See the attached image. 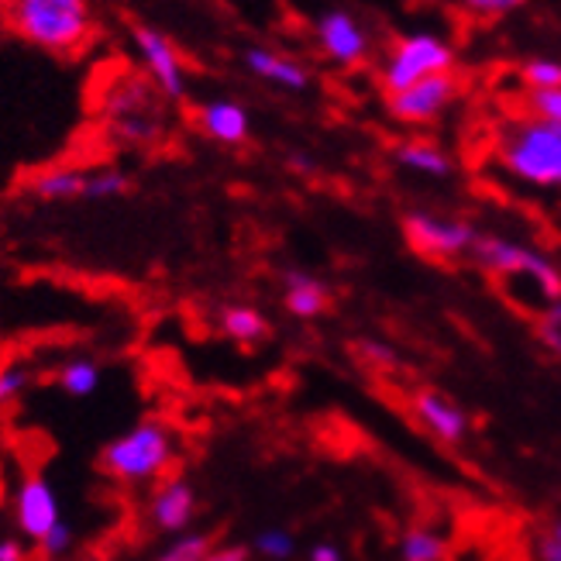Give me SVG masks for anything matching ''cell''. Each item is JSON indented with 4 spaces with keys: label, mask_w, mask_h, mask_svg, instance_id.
I'll use <instances>...</instances> for the list:
<instances>
[{
    "label": "cell",
    "mask_w": 561,
    "mask_h": 561,
    "mask_svg": "<svg viewBox=\"0 0 561 561\" xmlns=\"http://www.w3.org/2000/svg\"><path fill=\"white\" fill-rule=\"evenodd\" d=\"M8 28L53 56H72L93 35L90 0H4Z\"/></svg>",
    "instance_id": "1"
},
{
    "label": "cell",
    "mask_w": 561,
    "mask_h": 561,
    "mask_svg": "<svg viewBox=\"0 0 561 561\" xmlns=\"http://www.w3.org/2000/svg\"><path fill=\"white\" fill-rule=\"evenodd\" d=\"M496 159L530 186H561V128L541 117H514L496 135Z\"/></svg>",
    "instance_id": "2"
},
{
    "label": "cell",
    "mask_w": 561,
    "mask_h": 561,
    "mask_svg": "<svg viewBox=\"0 0 561 561\" xmlns=\"http://www.w3.org/2000/svg\"><path fill=\"white\" fill-rule=\"evenodd\" d=\"M176 458V437L162 421H141L135 424L128 434L114 437V442L101 451V469L125 482V485H138L159 479L162 472H169Z\"/></svg>",
    "instance_id": "3"
},
{
    "label": "cell",
    "mask_w": 561,
    "mask_h": 561,
    "mask_svg": "<svg viewBox=\"0 0 561 561\" xmlns=\"http://www.w3.org/2000/svg\"><path fill=\"white\" fill-rule=\"evenodd\" d=\"M455 45L445 42L442 35H431V32H413L403 35L389 45V53L382 59L379 69V83L389 93H400L417 87L431 77H445V72H455Z\"/></svg>",
    "instance_id": "4"
},
{
    "label": "cell",
    "mask_w": 561,
    "mask_h": 561,
    "mask_svg": "<svg viewBox=\"0 0 561 561\" xmlns=\"http://www.w3.org/2000/svg\"><path fill=\"white\" fill-rule=\"evenodd\" d=\"M476 265H482L485 273L496 279H527L538 289V297L545 304L561 300V270L545 259L541 252H534L527 245H517L510 238H496V234H479L476 249H472Z\"/></svg>",
    "instance_id": "5"
},
{
    "label": "cell",
    "mask_w": 561,
    "mask_h": 561,
    "mask_svg": "<svg viewBox=\"0 0 561 561\" xmlns=\"http://www.w3.org/2000/svg\"><path fill=\"white\" fill-rule=\"evenodd\" d=\"M403 234L410 241V249L431 259V262H451L461 255H472L479 231L466 221L455 217H437L427 210H410L403 217Z\"/></svg>",
    "instance_id": "6"
},
{
    "label": "cell",
    "mask_w": 561,
    "mask_h": 561,
    "mask_svg": "<svg viewBox=\"0 0 561 561\" xmlns=\"http://www.w3.org/2000/svg\"><path fill=\"white\" fill-rule=\"evenodd\" d=\"M104 111L111 114V125H114L117 138H125L131 145H152L162 131L159 117H156V93L138 77H128L125 87H117L107 96Z\"/></svg>",
    "instance_id": "7"
},
{
    "label": "cell",
    "mask_w": 561,
    "mask_h": 561,
    "mask_svg": "<svg viewBox=\"0 0 561 561\" xmlns=\"http://www.w3.org/2000/svg\"><path fill=\"white\" fill-rule=\"evenodd\" d=\"M131 42L138 48L145 69H149L152 87L162 96H169V101H183L186 96V69H183L180 48L173 45V38L162 35L159 28H149V24H135Z\"/></svg>",
    "instance_id": "8"
},
{
    "label": "cell",
    "mask_w": 561,
    "mask_h": 561,
    "mask_svg": "<svg viewBox=\"0 0 561 561\" xmlns=\"http://www.w3.org/2000/svg\"><path fill=\"white\" fill-rule=\"evenodd\" d=\"M461 93V83L455 72H445V77H431L410 90L389 93L386 96V111L389 117H397L400 125H431L434 117H442L455 96Z\"/></svg>",
    "instance_id": "9"
},
{
    "label": "cell",
    "mask_w": 561,
    "mask_h": 561,
    "mask_svg": "<svg viewBox=\"0 0 561 561\" xmlns=\"http://www.w3.org/2000/svg\"><path fill=\"white\" fill-rule=\"evenodd\" d=\"M317 45H321V53L337 62V66H358L369 59L373 53V38L369 32H365V24L348 14V11H324L321 18H317Z\"/></svg>",
    "instance_id": "10"
},
{
    "label": "cell",
    "mask_w": 561,
    "mask_h": 561,
    "mask_svg": "<svg viewBox=\"0 0 561 561\" xmlns=\"http://www.w3.org/2000/svg\"><path fill=\"white\" fill-rule=\"evenodd\" d=\"M14 520H18V530L24 534V538L35 541V545L56 524H62L59 500H56L53 485H48L45 476L32 472V476H24L18 482V490H14Z\"/></svg>",
    "instance_id": "11"
},
{
    "label": "cell",
    "mask_w": 561,
    "mask_h": 561,
    "mask_svg": "<svg viewBox=\"0 0 561 561\" xmlns=\"http://www.w3.org/2000/svg\"><path fill=\"white\" fill-rule=\"evenodd\" d=\"M410 410H413V417L427 427V434H434L442 445L466 442V434H469L466 410L451 403L445 393H437V389H417V393L410 397Z\"/></svg>",
    "instance_id": "12"
},
{
    "label": "cell",
    "mask_w": 561,
    "mask_h": 561,
    "mask_svg": "<svg viewBox=\"0 0 561 561\" xmlns=\"http://www.w3.org/2000/svg\"><path fill=\"white\" fill-rule=\"evenodd\" d=\"M193 514H197V493H193V485L183 482V479H169L162 482L159 490L152 493V503H149V517L159 530L165 534H180L190 527Z\"/></svg>",
    "instance_id": "13"
},
{
    "label": "cell",
    "mask_w": 561,
    "mask_h": 561,
    "mask_svg": "<svg viewBox=\"0 0 561 561\" xmlns=\"http://www.w3.org/2000/svg\"><path fill=\"white\" fill-rule=\"evenodd\" d=\"M245 66H249V72H255L259 80L276 83L283 90H307L310 87V69L300 59L276 53V48H265V45L245 48Z\"/></svg>",
    "instance_id": "14"
},
{
    "label": "cell",
    "mask_w": 561,
    "mask_h": 561,
    "mask_svg": "<svg viewBox=\"0 0 561 561\" xmlns=\"http://www.w3.org/2000/svg\"><path fill=\"white\" fill-rule=\"evenodd\" d=\"M197 125L210 141H221V145H241V141H249V131H252L249 111L238 101H207L197 111Z\"/></svg>",
    "instance_id": "15"
},
{
    "label": "cell",
    "mask_w": 561,
    "mask_h": 561,
    "mask_svg": "<svg viewBox=\"0 0 561 561\" xmlns=\"http://www.w3.org/2000/svg\"><path fill=\"white\" fill-rule=\"evenodd\" d=\"M286 283V310L300 321H310V317H321L331 307V289L324 279H317L313 273L304 270H286L283 276Z\"/></svg>",
    "instance_id": "16"
},
{
    "label": "cell",
    "mask_w": 561,
    "mask_h": 561,
    "mask_svg": "<svg viewBox=\"0 0 561 561\" xmlns=\"http://www.w3.org/2000/svg\"><path fill=\"white\" fill-rule=\"evenodd\" d=\"M87 176L90 173H83V169L53 165L28 180V193L38 201H77L87 193Z\"/></svg>",
    "instance_id": "17"
},
{
    "label": "cell",
    "mask_w": 561,
    "mask_h": 561,
    "mask_svg": "<svg viewBox=\"0 0 561 561\" xmlns=\"http://www.w3.org/2000/svg\"><path fill=\"white\" fill-rule=\"evenodd\" d=\"M397 162L403 169H410V173H421V176H431V180H445V176H451V169H455L445 149H437L434 141H421V138L400 141L397 145Z\"/></svg>",
    "instance_id": "18"
},
{
    "label": "cell",
    "mask_w": 561,
    "mask_h": 561,
    "mask_svg": "<svg viewBox=\"0 0 561 561\" xmlns=\"http://www.w3.org/2000/svg\"><path fill=\"white\" fill-rule=\"evenodd\" d=\"M221 331L238 341V345H255L265 334H270V324H265V317L255 310V307H225L221 310Z\"/></svg>",
    "instance_id": "19"
},
{
    "label": "cell",
    "mask_w": 561,
    "mask_h": 561,
    "mask_svg": "<svg viewBox=\"0 0 561 561\" xmlns=\"http://www.w3.org/2000/svg\"><path fill=\"white\" fill-rule=\"evenodd\" d=\"M56 382L62 393L69 397H90L96 386H101V365H96L93 358H69L59 365V373H56Z\"/></svg>",
    "instance_id": "20"
},
{
    "label": "cell",
    "mask_w": 561,
    "mask_h": 561,
    "mask_svg": "<svg viewBox=\"0 0 561 561\" xmlns=\"http://www.w3.org/2000/svg\"><path fill=\"white\" fill-rule=\"evenodd\" d=\"M400 558L403 561H445L448 541L431 527H410L400 541Z\"/></svg>",
    "instance_id": "21"
},
{
    "label": "cell",
    "mask_w": 561,
    "mask_h": 561,
    "mask_svg": "<svg viewBox=\"0 0 561 561\" xmlns=\"http://www.w3.org/2000/svg\"><path fill=\"white\" fill-rule=\"evenodd\" d=\"M520 83L527 87V93L561 90V62L558 59H527L520 66Z\"/></svg>",
    "instance_id": "22"
},
{
    "label": "cell",
    "mask_w": 561,
    "mask_h": 561,
    "mask_svg": "<svg viewBox=\"0 0 561 561\" xmlns=\"http://www.w3.org/2000/svg\"><path fill=\"white\" fill-rule=\"evenodd\" d=\"M214 551V534H186V538H176L156 561H207V554Z\"/></svg>",
    "instance_id": "23"
},
{
    "label": "cell",
    "mask_w": 561,
    "mask_h": 561,
    "mask_svg": "<svg viewBox=\"0 0 561 561\" xmlns=\"http://www.w3.org/2000/svg\"><path fill=\"white\" fill-rule=\"evenodd\" d=\"M128 176L121 173V169H96V173L87 176V201H111V197H121V193H128Z\"/></svg>",
    "instance_id": "24"
},
{
    "label": "cell",
    "mask_w": 561,
    "mask_h": 561,
    "mask_svg": "<svg viewBox=\"0 0 561 561\" xmlns=\"http://www.w3.org/2000/svg\"><path fill=\"white\" fill-rule=\"evenodd\" d=\"M534 337H538L551 355H561V300L534 313Z\"/></svg>",
    "instance_id": "25"
},
{
    "label": "cell",
    "mask_w": 561,
    "mask_h": 561,
    "mask_svg": "<svg viewBox=\"0 0 561 561\" xmlns=\"http://www.w3.org/2000/svg\"><path fill=\"white\" fill-rule=\"evenodd\" d=\"M524 107L530 117H541L548 125L561 128V90H538L524 96Z\"/></svg>",
    "instance_id": "26"
},
{
    "label": "cell",
    "mask_w": 561,
    "mask_h": 561,
    "mask_svg": "<svg viewBox=\"0 0 561 561\" xmlns=\"http://www.w3.org/2000/svg\"><path fill=\"white\" fill-rule=\"evenodd\" d=\"M355 355L369 365V369H379V373H389L397 369V352L382 345V341H373V337H362L355 341Z\"/></svg>",
    "instance_id": "27"
},
{
    "label": "cell",
    "mask_w": 561,
    "mask_h": 561,
    "mask_svg": "<svg viewBox=\"0 0 561 561\" xmlns=\"http://www.w3.org/2000/svg\"><path fill=\"white\" fill-rule=\"evenodd\" d=\"M455 4L466 11V14H472V18L493 21V18H506V14L520 11L527 0H455Z\"/></svg>",
    "instance_id": "28"
},
{
    "label": "cell",
    "mask_w": 561,
    "mask_h": 561,
    "mask_svg": "<svg viewBox=\"0 0 561 561\" xmlns=\"http://www.w3.org/2000/svg\"><path fill=\"white\" fill-rule=\"evenodd\" d=\"M255 551L265 554V558H273V561H283L293 554V538L286 530L273 527V530H262L259 538H255Z\"/></svg>",
    "instance_id": "29"
},
{
    "label": "cell",
    "mask_w": 561,
    "mask_h": 561,
    "mask_svg": "<svg viewBox=\"0 0 561 561\" xmlns=\"http://www.w3.org/2000/svg\"><path fill=\"white\" fill-rule=\"evenodd\" d=\"M32 376L28 369H21V365H8V369H0V407L18 400L24 389H28Z\"/></svg>",
    "instance_id": "30"
},
{
    "label": "cell",
    "mask_w": 561,
    "mask_h": 561,
    "mask_svg": "<svg viewBox=\"0 0 561 561\" xmlns=\"http://www.w3.org/2000/svg\"><path fill=\"white\" fill-rule=\"evenodd\" d=\"M69 548H72V527H69L66 520H62V524H56V527L48 530L45 538L38 541V551H42V558H48V561L62 558Z\"/></svg>",
    "instance_id": "31"
},
{
    "label": "cell",
    "mask_w": 561,
    "mask_h": 561,
    "mask_svg": "<svg viewBox=\"0 0 561 561\" xmlns=\"http://www.w3.org/2000/svg\"><path fill=\"white\" fill-rule=\"evenodd\" d=\"M538 551H541V561H561V524H554L538 541Z\"/></svg>",
    "instance_id": "32"
},
{
    "label": "cell",
    "mask_w": 561,
    "mask_h": 561,
    "mask_svg": "<svg viewBox=\"0 0 561 561\" xmlns=\"http://www.w3.org/2000/svg\"><path fill=\"white\" fill-rule=\"evenodd\" d=\"M207 561H249V548H241V545L214 548V551L207 554Z\"/></svg>",
    "instance_id": "33"
},
{
    "label": "cell",
    "mask_w": 561,
    "mask_h": 561,
    "mask_svg": "<svg viewBox=\"0 0 561 561\" xmlns=\"http://www.w3.org/2000/svg\"><path fill=\"white\" fill-rule=\"evenodd\" d=\"M310 561H341V551H337L334 545L321 541V545H313V551H310Z\"/></svg>",
    "instance_id": "34"
},
{
    "label": "cell",
    "mask_w": 561,
    "mask_h": 561,
    "mask_svg": "<svg viewBox=\"0 0 561 561\" xmlns=\"http://www.w3.org/2000/svg\"><path fill=\"white\" fill-rule=\"evenodd\" d=\"M0 561H28L18 541H0Z\"/></svg>",
    "instance_id": "35"
}]
</instances>
